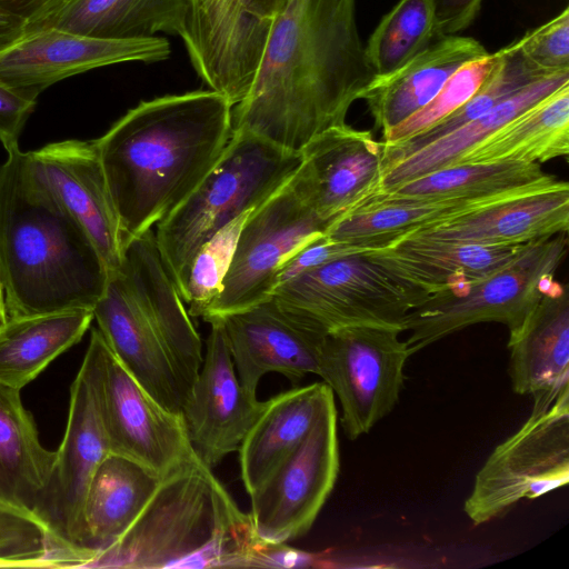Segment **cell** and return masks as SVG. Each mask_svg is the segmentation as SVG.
<instances>
[{"mask_svg": "<svg viewBox=\"0 0 569 569\" xmlns=\"http://www.w3.org/2000/svg\"><path fill=\"white\" fill-rule=\"evenodd\" d=\"M29 156L34 173L86 231L109 274L118 272L123 234L94 140L51 142Z\"/></svg>", "mask_w": 569, "mask_h": 569, "instance_id": "obj_20", "label": "cell"}, {"mask_svg": "<svg viewBox=\"0 0 569 569\" xmlns=\"http://www.w3.org/2000/svg\"><path fill=\"white\" fill-rule=\"evenodd\" d=\"M301 162L290 179L300 200L317 216L332 221L380 190L385 143L371 131L347 123L315 136L300 151Z\"/></svg>", "mask_w": 569, "mask_h": 569, "instance_id": "obj_16", "label": "cell"}, {"mask_svg": "<svg viewBox=\"0 0 569 569\" xmlns=\"http://www.w3.org/2000/svg\"><path fill=\"white\" fill-rule=\"evenodd\" d=\"M371 250L377 249L336 241L326 233L319 234L298 248L281 263L273 279V290L278 286L328 261Z\"/></svg>", "mask_w": 569, "mask_h": 569, "instance_id": "obj_40", "label": "cell"}, {"mask_svg": "<svg viewBox=\"0 0 569 569\" xmlns=\"http://www.w3.org/2000/svg\"><path fill=\"white\" fill-rule=\"evenodd\" d=\"M518 41L523 57L538 70H569V8L528 31Z\"/></svg>", "mask_w": 569, "mask_h": 569, "instance_id": "obj_39", "label": "cell"}, {"mask_svg": "<svg viewBox=\"0 0 569 569\" xmlns=\"http://www.w3.org/2000/svg\"><path fill=\"white\" fill-rule=\"evenodd\" d=\"M7 320H8V316H7L3 293H2V289H1V284H0V327L3 326L7 322Z\"/></svg>", "mask_w": 569, "mask_h": 569, "instance_id": "obj_45", "label": "cell"}, {"mask_svg": "<svg viewBox=\"0 0 569 569\" xmlns=\"http://www.w3.org/2000/svg\"><path fill=\"white\" fill-rule=\"evenodd\" d=\"M568 153L569 84H566L505 123L453 164L493 161L540 163Z\"/></svg>", "mask_w": 569, "mask_h": 569, "instance_id": "obj_32", "label": "cell"}, {"mask_svg": "<svg viewBox=\"0 0 569 569\" xmlns=\"http://www.w3.org/2000/svg\"><path fill=\"white\" fill-rule=\"evenodd\" d=\"M73 0H0V8L22 18L28 33L41 29Z\"/></svg>", "mask_w": 569, "mask_h": 569, "instance_id": "obj_43", "label": "cell"}, {"mask_svg": "<svg viewBox=\"0 0 569 569\" xmlns=\"http://www.w3.org/2000/svg\"><path fill=\"white\" fill-rule=\"evenodd\" d=\"M214 319L222 326L236 373L249 393L256 395L269 372L293 382L309 373L318 376L328 332L291 316L273 298Z\"/></svg>", "mask_w": 569, "mask_h": 569, "instance_id": "obj_18", "label": "cell"}, {"mask_svg": "<svg viewBox=\"0 0 569 569\" xmlns=\"http://www.w3.org/2000/svg\"><path fill=\"white\" fill-rule=\"evenodd\" d=\"M37 98L0 79V142L7 153L19 149L20 134L36 109Z\"/></svg>", "mask_w": 569, "mask_h": 569, "instance_id": "obj_41", "label": "cell"}, {"mask_svg": "<svg viewBox=\"0 0 569 569\" xmlns=\"http://www.w3.org/2000/svg\"><path fill=\"white\" fill-rule=\"evenodd\" d=\"M56 457L41 445L20 390L0 385V567H49L36 510Z\"/></svg>", "mask_w": 569, "mask_h": 569, "instance_id": "obj_11", "label": "cell"}, {"mask_svg": "<svg viewBox=\"0 0 569 569\" xmlns=\"http://www.w3.org/2000/svg\"><path fill=\"white\" fill-rule=\"evenodd\" d=\"M92 320L91 309L8 318L0 327V385L21 390L78 343Z\"/></svg>", "mask_w": 569, "mask_h": 569, "instance_id": "obj_29", "label": "cell"}, {"mask_svg": "<svg viewBox=\"0 0 569 569\" xmlns=\"http://www.w3.org/2000/svg\"><path fill=\"white\" fill-rule=\"evenodd\" d=\"M513 392L535 395L569 383V293L555 280L523 322L509 332Z\"/></svg>", "mask_w": 569, "mask_h": 569, "instance_id": "obj_28", "label": "cell"}, {"mask_svg": "<svg viewBox=\"0 0 569 569\" xmlns=\"http://www.w3.org/2000/svg\"><path fill=\"white\" fill-rule=\"evenodd\" d=\"M566 84H569V70L550 72L535 80L482 116L388 167L380 190L453 164L505 123Z\"/></svg>", "mask_w": 569, "mask_h": 569, "instance_id": "obj_31", "label": "cell"}, {"mask_svg": "<svg viewBox=\"0 0 569 569\" xmlns=\"http://www.w3.org/2000/svg\"><path fill=\"white\" fill-rule=\"evenodd\" d=\"M204 1H207V0H190V9L203 3Z\"/></svg>", "mask_w": 569, "mask_h": 569, "instance_id": "obj_46", "label": "cell"}, {"mask_svg": "<svg viewBox=\"0 0 569 569\" xmlns=\"http://www.w3.org/2000/svg\"><path fill=\"white\" fill-rule=\"evenodd\" d=\"M430 2L438 39L468 28L476 19L482 0H430Z\"/></svg>", "mask_w": 569, "mask_h": 569, "instance_id": "obj_42", "label": "cell"}, {"mask_svg": "<svg viewBox=\"0 0 569 569\" xmlns=\"http://www.w3.org/2000/svg\"><path fill=\"white\" fill-rule=\"evenodd\" d=\"M104 348L100 330L92 329L70 388L66 432L36 510L52 568H81L97 553L86 546L83 505L94 472L111 453L102 407Z\"/></svg>", "mask_w": 569, "mask_h": 569, "instance_id": "obj_6", "label": "cell"}, {"mask_svg": "<svg viewBox=\"0 0 569 569\" xmlns=\"http://www.w3.org/2000/svg\"><path fill=\"white\" fill-rule=\"evenodd\" d=\"M109 272L92 241L34 173L29 152L0 167V284L8 318L93 309Z\"/></svg>", "mask_w": 569, "mask_h": 569, "instance_id": "obj_3", "label": "cell"}, {"mask_svg": "<svg viewBox=\"0 0 569 569\" xmlns=\"http://www.w3.org/2000/svg\"><path fill=\"white\" fill-rule=\"evenodd\" d=\"M429 296L368 251L310 269L278 286L271 298L291 316L327 332L352 325L392 327L403 332L407 315Z\"/></svg>", "mask_w": 569, "mask_h": 569, "instance_id": "obj_9", "label": "cell"}, {"mask_svg": "<svg viewBox=\"0 0 569 569\" xmlns=\"http://www.w3.org/2000/svg\"><path fill=\"white\" fill-rule=\"evenodd\" d=\"M356 0H289L272 24L253 82L232 109V129L300 152L346 123L375 74Z\"/></svg>", "mask_w": 569, "mask_h": 569, "instance_id": "obj_1", "label": "cell"}, {"mask_svg": "<svg viewBox=\"0 0 569 569\" xmlns=\"http://www.w3.org/2000/svg\"><path fill=\"white\" fill-rule=\"evenodd\" d=\"M558 181L552 177L512 191L478 197L401 196L377 191L333 219L325 233L336 241L379 249L427 227Z\"/></svg>", "mask_w": 569, "mask_h": 569, "instance_id": "obj_21", "label": "cell"}, {"mask_svg": "<svg viewBox=\"0 0 569 569\" xmlns=\"http://www.w3.org/2000/svg\"><path fill=\"white\" fill-rule=\"evenodd\" d=\"M219 92L144 100L94 139L124 242L161 222L210 172L232 133Z\"/></svg>", "mask_w": 569, "mask_h": 569, "instance_id": "obj_2", "label": "cell"}, {"mask_svg": "<svg viewBox=\"0 0 569 569\" xmlns=\"http://www.w3.org/2000/svg\"><path fill=\"white\" fill-rule=\"evenodd\" d=\"M499 59L500 50L462 64L428 104L382 134V141L387 144L403 141L453 113L485 84Z\"/></svg>", "mask_w": 569, "mask_h": 569, "instance_id": "obj_37", "label": "cell"}, {"mask_svg": "<svg viewBox=\"0 0 569 569\" xmlns=\"http://www.w3.org/2000/svg\"><path fill=\"white\" fill-rule=\"evenodd\" d=\"M289 0H207L181 34L191 64L232 107L250 90L273 22Z\"/></svg>", "mask_w": 569, "mask_h": 569, "instance_id": "obj_13", "label": "cell"}, {"mask_svg": "<svg viewBox=\"0 0 569 569\" xmlns=\"http://www.w3.org/2000/svg\"><path fill=\"white\" fill-rule=\"evenodd\" d=\"M208 322L202 365L181 415L194 455L212 469L238 451L264 401L240 383L220 321Z\"/></svg>", "mask_w": 569, "mask_h": 569, "instance_id": "obj_17", "label": "cell"}, {"mask_svg": "<svg viewBox=\"0 0 569 569\" xmlns=\"http://www.w3.org/2000/svg\"><path fill=\"white\" fill-rule=\"evenodd\" d=\"M332 400V390L322 381L264 401L238 449L241 479L249 495L305 441Z\"/></svg>", "mask_w": 569, "mask_h": 569, "instance_id": "obj_27", "label": "cell"}, {"mask_svg": "<svg viewBox=\"0 0 569 569\" xmlns=\"http://www.w3.org/2000/svg\"><path fill=\"white\" fill-rule=\"evenodd\" d=\"M487 53L471 37L446 36L395 72L375 77L360 98L368 104L375 128L385 134L428 104L462 64Z\"/></svg>", "mask_w": 569, "mask_h": 569, "instance_id": "obj_25", "label": "cell"}, {"mask_svg": "<svg viewBox=\"0 0 569 569\" xmlns=\"http://www.w3.org/2000/svg\"><path fill=\"white\" fill-rule=\"evenodd\" d=\"M552 177L536 162L458 163L380 191L401 196L478 197L512 191Z\"/></svg>", "mask_w": 569, "mask_h": 569, "instance_id": "obj_35", "label": "cell"}, {"mask_svg": "<svg viewBox=\"0 0 569 569\" xmlns=\"http://www.w3.org/2000/svg\"><path fill=\"white\" fill-rule=\"evenodd\" d=\"M329 223L300 200L289 180L249 214L221 289L201 318L209 321L269 299L281 263Z\"/></svg>", "mask_w": 569, "mask_h": 569, "instance_id": "obj_12", "label": "cell"}, {"mask_svg": "<svg viewBox=\"0 0 569 569\" xmlns=\"http://www.w3.org/2000/svg\"><path fill=\"white\" fill-rule=\"evenodd\" d=\"M171 53L162 37L104 39L44 28L0 54V79L39 96L68 77L122 62H158Z\"/></svg>", "mask_w": 569, "mask_h": 569, "instance_id": "obj_19", "label": "cell"}, {"mask_svg": "<svg viewBox=\"0 0 569 569\" xmlns=\"http://www.w3.org/2000/svg\"><path fill=\"white\" fill-rule=\"evenodd\" d=\"M521 427L500 442L475 477L463 511L475 525L502 517L569 481V383L540 391Z\"/></svg>", "mask_w": 569, "mask_h": 569, "instance_id": "obj_8", "label": "cell"}, {"mask_svg": "<svg viewBox=\"0 0 569 569\" xmlns=\"http://www.w3.org/2000/svg\"><path fill=\"white\" fill-rule=\"evenodd\" d=\"M118 272L158 333L179 378L190 391L203 360L201 339L162 263L152 230L124 242Z\"/></svg>", "mask_w": 569, "mask_h": 569, "instance_id": "obj_23", "label": "cell"}, {"mask_svg": "<svg viewBox=\"0 0 569 569\" xmlns=\"http://www.w3.org/2000/svg\"><path fill=\"white\" fill-rule=\"evenodd\" d=\"M102 407L111 453L129 458L159 477L194 455L182 415L170 411L147 392L107 342Z\"/></svg>", "mask_w": 569, "mask_h": 569, "instance_id": "obj_15", "label": "cell"}, {"mask_svg": "<svg viewBox=\"0 0 569 569\" xmlns=\"http://www.w3.org/2000/svg\"><path fill=\"white\" fill-rule=\"evenodd\" d=\"M253 210L247 211L221 228L197 252L179 289L189 315L201 317L219 293L230 267L240 231Z\"/></svg>", "mask_w": 569, "mask_h": 569, "instance_id": "obj_38", "label": "cell"}, {"mask_svg": "<svg viewBox=\"0 0 569 569\" xmlns=\"http://www.w3.org/2000/svg\"><path fill=\"white\" fill-rule=\"evenodd\" d=\"M189 10L190 0H73L41 29L104 39L149 38L159 32L181 37Z\"/></svg>", "mask_w": 569, "mask_h": 569, "instance_id": "obj_33", "label": "cell"}, {"mask_svg": "<svg viewBox=\"0 0 569 569\" xmlns=\"http://www.w3.org/2000/svg\"><path fill=\"white\" fill-rule=\"evenodd\" d=\"M527 244L485 246L408 234L369 254L432 295L489 276L509 263Z\"/></svg>", "mask_w": 569, "mask_h": 569, "instance_id": "obj_26", "label": "cell"}, {"mask_svg": "<svg viewBox=\"0 0 569 569\" xmlns=\"http://www.w3.org/2000/svg\"><path fill=\"white\" fill-rule=\"evenodd\" d=\"M550 72H542L521 53L518 39L500 49L499 62L485 84L458 110L409 139L385 143V170L430 142L482 116L529 83Z\"/></svg>", "mask_w": 569, "mask_h": 569, "instance_id": "obj_34", "label": "cell"}, {"mask_svg": "<svg viewBox=\"0 0 569 569\" xmlns=\"http://www.w3.org/2000/svg\"><path fill=\"white\" fill-rule=\"evenodd\" d=\"M92 311L120 363L158 402L181 415L189 389L119 272L109 274L106 290Z\"/></svg>", "mask_w": 569, "mask_h": 569, "instance_id": "obj_22", "label": "cell"}, {"mask_svg": "<svg viewBox=\"0 0 569 569\" xmlns=\"http://www.w3.org/2000/svg\"><path fill=\"white\" fill-rule=\"evenodd\" d=\"M335 400L305 441L250 493L253 531L266 543H286L306 535L338 478L340 457Z\"/></svg>", "mask_w": 569, "mask_h": 569, "instance_id": "obj_14", "label": "cell"}, {"mask_svg": "<svg viewBox=\"0 0 569 569\" xmlns=\"http://www.w3.org/2000/svg\"><path fill=\"white\" fill-rule=\"evenodd\" d=\"M266 547L249 513L193 455L161 477L132 525L83 568L264 567Z\"/></svg>", "mask_w": 569, "mask_h": 569, "instance_id": "obj_4", "label": "cell"}, {"mask_svg": "<svg viewBox=\"0 0 569 569\" xmlns=\"http://www.w3.org/2000/svg\"><path fill=\"white\" fill-rule=\"evenodd\" d=\"M398 328L352 325L327 333L318 376L337 395L350 440L368 433L398 403L411 355Z\"/></svg>", "mask_w": 569, "mask_h": 569, "instance_id": "obj_10", "label": "cell"}, {"mask_svg": "<svg viewBox=\"0 0 569 569\" xmlns=\"http://www.w3.org/2000/svg\"><path fill=\"white\" fill-rule=\"evenodd\" d=\"M569 186L525 192L411 234L485 246H518L568 233Z\"/></svg>", "mask_w": 569, "mask_h": 569, "instance_id": "obj_24", "label": "cell"}, {"mask_svg": "<svg viewBox=\"0 0 569 569\" xmlns=\"http://www.w3.org/2000/svg\"><path fill=\"white\" fill-rule=\"evenodd\" d=\"M566 253L567 233L542 238L489 276L430 295L403 322L411 355L480 322L516 330L555 280Z\"/></svg>", "mask_w": 569, "mask_h": 569, "instance_id": "obj_7", "label": "cell"}, {"mask_svg": "<svg viewBox=\"0 0 569 569\" xmlns=\"http://www.w3.org/2000/svg\"><path fill=\"white\" fill-rule=\"evenodd\" d=\"M435 39L430 0H399L369 37L366 58L375 77H385L422 52Z\"/></svg>", "mask_w": 569, "mask_h": 569, "instance_id": "obj_36", "label": "cell"}, {"mask_svg": "<svg viewBox=\"0 0 569 569\" xmlns=\"http://www.w3.org/2000/svg\"><path fill=\"white\" fill-rule=\"evenodd\" d=\"M160 480L161 477L129 458L107 456L86 493V546L98 551L116 541L140 515Z\"/></svg>", "mask_w": 569, "mask_h": 569, "instance_id": "obj_30", "label": "cell"}, {"mask_svg": "<svg viewBox=\"0 0 569 569\" xmlns=\"http://www.w3.org/2000/svg\"><path fill=\"white\" fill-rule=\"evenodd\" d=\"M300 162V152L232 129L210 172L157 224L156 244L178 291L200 248L227 223L282 188Z\"/></svg>", "mask_w": 569, "mask_h": 569, "instance_id": "obj_5", "label": "cell"}, {"mask_svg": "<svg viewBox=\"0 0 569 569\" xmlns=\"http://www.w3.org/2000/svg\"><path fill=\"white\" fill-rule=\"evenodd\" d=\"M28 34V23L0 8V54L11 49Z\"/></svg>", "mask_w": 569, "mask_h": 569, "instance_id": "obj_44", "label": "cell"}]
</instances>
